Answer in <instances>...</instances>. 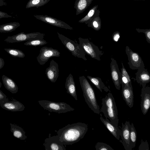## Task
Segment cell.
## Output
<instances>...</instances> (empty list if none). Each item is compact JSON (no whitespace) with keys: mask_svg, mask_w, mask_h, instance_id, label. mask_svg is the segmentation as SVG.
I'll return each instance as SVG.
<instances>
[{"mask_svg":"<svg viewBox=\"0 0 150 150\" xmlns=\"http://www.w3.org/2000/svg\"><path fill=\"white\" fill-rule=\"evenodd\" d=\"M88 130L87 124L78 122L68 124L57 131L60 142L64 145H72L83 138Z\"/></svg>","mask_w":150,"mask_h":150,"instance_id":"cell-1","label":"cell"},{"mask_svg":"<svg viewBox=\"0 0 150 150\" xmlns=\"http://www.w3.org/2000/svg\"><path fill=\"white\" fill-rule=\"evenodd\" d=\"M79 79L85 102L94 113L100 114V107L97 103L94 90L84 76H79Z\"/></svg>","mask_w":150,"mask_h":150,"instance_id":"cell-2","label":"cell"},{"mask_svg":"<svg viewBox=\"0 0 150 150\" xmlns=\"http://www.w3.org/2000/svg\"><path fill=\"white\" fill-rule=\"evenodd\" d=\"M102 106L100 112H102L106 118L110 120L115 126L118 127L119 119L118 111L115 99L110 92L102 100Z\"/></svg>","mask_w":150,"mask_h":150,"instance_id":"cell-3","label":"cell"},{"mask_svg":"<svg viewBox=\"0 0 150 150\" xmlns=\"http://www.w3.org/2000/svg\"><path fill=\"white\" fill-rule=\"evenodd\" d=\"M38 103L44 109L50 112L59 114L73 111L75 110L69 105L64 102H56L47 100H42L38 101Z\"/></svg>","mask_w":150,"mask_h":150,"instance_id":"cell-4","label":"cell"},{"mask_svg":"<svg viewBox=\"0 0 150 150\" xmlns=\"http://www.w3.org/2000/svg\"><path fill=\"white\" fill-rule=\"evenodd\" d=\"M58 37L65 47L72 54L78 58L87 60L86 53L80 47L79 44L75 42L64 35L57 32Z\"/></svg>","mask_w":150,"mask_h":150,"instance_id":"cell-5","label":"cell"},{"mask_svg":"<svg viewBox=\"0 0 150 150\" xmlns=\"http://www.w3.org/2000/svg\"><path fill=\"white\" fill-rule=\"evenodd\" d=\"M79 45L85 53L91 58L98 61L100 60V57L104 53L98 46L89 41L88 38H78Z\"/></svg>","mask_w":150,"mask_h":150,"instance_id":"cell-6","label":"cell"},{"mask_svg":"<svg viewBox=\"0 0 150 150\" xmlns=\"http://www.w3.org/2000/svg\"><path fill=\"white\" fill-rule=\"evenodd\" d=\"M45 35L44 34L38 32L28 33L22 32L12 36H8L4 41L8 43H13L37 39H43Z\"/></svg>","mask_w":150,"mask_h":150,"instance_id":"cell-7","label":"cell"},{"mask_svg":"<svg viewBox=\"0 0 150 150\" xmlns=\"http://www.w3.org/2000/svg\"><path fill=\"white\" fill-rule=\"evenodd\" d=\"M125 52L128 60L127 63L131 69L138 70L145 68L143 61L138 53L133 51L127 46L126 47Z\"/></svg>","mask_w":150,"mask_h":150,"instance_id":"cell-8","label":"cell"},{"mask_svg":"<svg viewBox=\"0 0 150 150\" xmlns=\"http://www.w3.org/2000/svg\"><path fill=\"white\" fill-rule=\"evenodd\" d=\"M60 53L59 51L52 47H43L40 51V53L36 57V59L41 65H43L50 58L53 57H58Z\"/></svg>","mask_w":150,"mask_h":150,"instance_id":"cell-9","label":"cell"},{"mask_svg":"<svg viewBox=\"0 0 150 150\" xmlns=\"http://www.w3.org/2000/svg\"><path fill=\"white\" fill-rule=\"evenodd\" d=\"M49 134V137L46 138L43 144L45 150H66L64 145L59 141L58 136H51Z\"/></svg>","mask_w":150,"mask_h":150,"instance_id":"cell-10","label":"cell"},{"mask_svg":"<svg viewBox=\"0 0 150 150\" xmlns=\"http://www.w3.org/2000/svg\"><path fill=\"white\" fill-rule=\"evenodd\" d=\"M34 16L38 19L51 25L66 29L72 30L73 28L63 21L56 18L46 15H34Z\"/></svg>","mask_w":150,"mask_h":150,"instance_id":"cell-11","label":"cell"},{"mask_svg":"<svg viewBox=\"0 0 150 150\" xmlns=\"http://www.w3.org/2000/svg\"><path fill=\"white\" fill-rule=\"evenodd\" d=\"M111 60L110 68L112 79L116 88L120 90L122 82L121 73L116 60L112 57L111 58Z\"/></svg>","mask_w":150,"mask_h":150,"instance_id":"cell-12","label":"cell"},{"mask_svg":"<svg viewBox=\"0 0 150 150\" xmlns=\"http://www.w3.org/2000/svg\"><path fill=\"white\" fill-rule=\"evenodd\" d=\"M131 125L129 122L126 121L125 124L122 123L121 130V136L122 140V143L126 150L132 149L130 144V133Z\"/></svg>","mask_w":150,"mask_h":150,"instance_id":"cell-13","label":"cell"},{"mask_svg":"<svg viewBox=\"0 0 150 150\" xmlns=\"http://www.w3.org/2000/svg\"><path fill=\"white\" fill-rule=\"evenodd\" d=\"M0 106L3 109L12 112L23 111L24 105L19 101L13 99L9 100L8 98L0 102Z\"/></svg>","mask_w":150,"mask_h":150,"instance_id":"cell-14","label":"cell"},{"mask_svg":"<svg viewBox=\"0 0 150 150\" xmlns=\"http://www.w3.org/2000/svg\"><path fill=\"white\" fill-rule=\"evenodd\" d=\"M141 108L142 113L145 115L150 106V87L148 86L142 87L141 94Z\"/></svg>","mask_w":150,"mask_h":150,"instance_id":"cell-15","label":"cell"},{"mask_svg":"<svg viewBox=\"0 0 150 150\" xmlns=\"http://www.w3.org/2000/svg\"><path fill=\"white\" fill-rule=\"evenodd\" d=\"M57 63L53 59L50 62L49 67L46 68L45 74L48 79L51 82L55 83L59 76V69Z\"/></svg>","mask_w":150,"mask_h":150,"instance_id":"cell-16","label":"cell"},{"mask_svg":"<svg viewBox=\"0 0 150 150\" xmlns=\"http://www.w3.org/2000/svg\"><path fill=\"white\" fill-rule=\"evenodd\" d=\"M122 93L124 100L130 108H132L134 104V93L132 87L127 86L121 83Z\"/></svg>","mask_w":150,"mask_h":150,"instance_id":"cell-17","label":"cell"},{"mask_svg":"<svg viewBox=\"0 0 150 150\" xmlns=\"http://www.w3.org/2000/svg\"><path fill=\"white\" fill-rule=\"evenodd\" d=\"M135 79L142 87H145L150 81V75L147 69L143 68L138 69L136 73Z\"/></svg>","mask_w":150,"mask_h":150,"instance_id":"cell-18","label":"cell"},{"mask_svg":"<svg viewBox=\"0 0 150 150\" xmlns=\"http://www.w3.org/2000/svg\"><path fill=\"white\" fill-rule=\"evenodd\" d=\"M100 119L105 127L117 139L120 140V137L121 135V131L118 127L115 126L112 122L110 121L108 118H106L105 119L103 118L101 114H100Z\"/></svg>","mask_w":150,"mask_h":150,"instance_id":"cell-19","label":"cell"},{"mask_svg":"<svg viewBox=\"0 0 150 150\" xmlns=\"http://www.w3.org/2000/svg\"><path fill=\"white\" fill-rule=\"evenodd\" d=\"M65 87L67 92L72 96L75 100H78L76 93V88L73 76L70 74L66 80Z\"/></svg>","mask_w":150,"mask_h":150,"instance_id":"cell-20","label":"cell"},{"mask_svg":"<svg viewBox=\"0 0 150 150\" xmlns=\"http://www.w3.org/2000/svg\"><path fill=\"white\" fill-rule=\"evenodd\" d=\"M2 80L3 84L7 90L13 94L17 92L18 87L15 81L12 79L3 75L2 76Z\"/></svg>","mask_w":150,"mask_h":150,"instance_id":"cell-21","label":"cell"},{"mask_svg":"<svg viewBox=\"0 0 150 150\" xmlns=\"http://www.w3.org/2000/svg\"><path fill=\"white\" fill-rule=\"evenodd\" d=\"M93 0H76L74 7L76 10V15L83 12L91 3Z\"/></svg>","mask_w":150,"mask_h":150,"instance_id":"cell-22","label":"cell"},{"mask_svg":"<svg viewBox=\"0 0 150 150\" xmlns=\"http://www.w3.org/2000/svg\"><path fill=\"white\" fill-rule=\"evenodd\" d=\"M10 124L11 131L14 137L21 140H25L27 138L25 132L22 128L14 124Z\"/></svg>","mask_w":150,"mask_h":150,"instance_id":"cell-23","label":"cell"},{"mask_svg":"<svg viewBox=\"0 0 150 150\" xmlns=\"http://www.w3.org/2000/svg\"><path fill=\"white\" fill-rule=\"evenodd\" d=\"M98 5H96L91 8L87 14L84 17L79 21L80 23H84L86 24H88L91 19L95 16L99 14L100 13L99 10H98Z\"/></svg>","mask_w":150,"mask_h":150,"instance_id":"cell-24","label":"cell"},{"mask_svg":"<svg viewBox=\"0 0 150 150\" xmlns=\"http://www.w3.org/2000/svg\"><path fill=\"white\" fill-rule=\"evenodd\" d=\"M87 77L101 92H102L103 90L106 92L110 91L109 89L102 82L100 78L88 75Z\"/></svg>","mask_w":150,"mask_h":150,"instance_id":"cell-25","label":"cell"},{"mask_svg":"<svg viewBox=\"0 0 150 150\" xmlns=\"http://www.w3.org/2000/svg\"><path fill=\"white\" fill-rule=\"evenodd\" d=\"M20 25V23L17 22H11L1 25L0 33H6L12 32Z\"/></svg>","mask_w":150,"mask_h":150,"instance_id":"cell-26","label":"cell"},{"mask_svg":"<svg viewBox=\"0 0 150 150\" xmlns=\"http://www.w3.org/2000/svg\"><path fill=\"white\" fill-rule=\"evenodd\" d=\"M122 68L121 69V83L127 86L132 87L131 81L130 76L125 69L122 62H121Z\"/></svg>","mask_w":150,"mask_h":150,"instance_id":"cell-27","label":"cell"},{"mask_svg":"<svg viewBox=\"0 0 150 150\" xmlns=\"http://www.w3.org/2000/svg\"><path fill=\"white\" fill-rule=\"evenodd\" d=\"M99 15L98 14L94 16L87 24L88 27H91L96 31L99 30L101 28V21Z\"/></svg>","mask_w":150,"mask_h":150,"instance_id":"cell-28","label":"cell"},{"mask_svg":"<svg viewBox=\"0 0 150 150\" xmlns=\"http://www.w3.org/2000/svg\"><path fill=\"white\" fill-rule=\"evenodd\" d=\"M50 0H29L25 8H28L33 7L38 8L43 6L48 3Z\"/></svg>","mask_w":150,"mask_h":150,"instance_id":"cell-29","label":"cell"},{"mask_svg":"<svg viewBox=\"0 0 150 150\" xmlns=\"http://www.w3.org/2000/svg\"><path fill=\"white\" fill-rule=\"evenodd\" d=\"M137 139V133L133 123L131 125L130 133V144L132 149L136 146Z\"/></svg>","mask_w":150,"mask_h":150,"instance_id":"cell-30","label":"cell"},{"mask_svg":"<svg viewBox=\"0 0 150 150\" xmlns=\"http://www.w3.org/2000/svg\"><path fill=\"white\" fill-rule=\"evenodd\" d=\"M4 50L11 56L15 57L23 58L25 56L21 50L13 48H4Z\"/></svg>","mask_w":150,"mask_h":150,"instance_id":"cell-31","label":"cell"},{"mask_svg":"<svg viewBox=\"0 0 150 150\" xmlns=\"http://www.w3.org/2000/svg\"><path fill=\"white\" fill-rule=\"evenodd\" d=\"M47 43L46 41L43 39H37L30 41H28L24 43V44L26 46H42Z\"/></svg>","mask_w":150,"mask_h":150,"instance_id":"cell-32","label":"cell"},{"mask_svg":"<svg viewBox=\"0 0 150 150\" xmlns=\"http://www.w3.org/2000/svg\"><path fill=\"white\" fill-rule=\"evenodd\" d=\"M96 150H114V149L109 145L106 143L97 142L95 145Z\"/></svg>","mask_w":150,"mask_h":150,"instance_id":"cell-33","label":"cell"},{"mask_svg":"<svg viewBox=\"0 0 150 150\" xmlns=\"http://www.w3.org/2000/svg\"><path fill=\"white\" fill-rule=\"evenodd\" d=\"M136 30L139 33H143L145 36L146 40L149 44L150 43V29H140L137 28Z\"/></svg>","mask_w":150,"mask_h":150,"instance_id":"cell-34","label":"cell"},{"mask_svg":"<svg viewBox=\"0 0 150 150\" xmlns=\"http://www.w3.org/2000/svg\"><path fill=\"white\" fill-rule=\"evenodd\" d=\"M139 150H149V144L147 141H142L138 147Z\"/></svg>","mask_w":150,"mask_h":150,"instance_id":"cell-35","label":"cell"},{"mask_svg":"<svg viewBox=\"0 0 150 150\" xmlns=\"http://www.w3.org/2000/svg\"><path fill=\"white\" fill-rule=\"evenodd\" d=\"M112 37L114 41L117 42L119 40L120 37V32L118 31L114 32L112 35Z\"/></svg>","mask_w":150,"mask_h":150,"instance_id":"cell-36","label":"cell"},{"mask_svg":"<svg viewBox=\"0 0 150 150\" xmlns=\"http://www.w3.org/2000/svg\"><path fill=\"white\" fill-rule=\"evenodd\" d=\"M12 16L8 15L7 13L0 11V18H11Z\"/></svg>","mask_w":150,"mask_h":150,"instance_id":"cell-37","label":"cell"},{"mask_svg":"<svg viewBox=\"0 0 150 150\" xmlns=\"http://www.w3.org/2000/svg\"><path fill=\"white\" fill-rule=\"evenodd\" d=\"M6 97L5 94L0 90V102L6 99Z\"/></svg>","mask_w":150,"mask_h":150,"instance_id":"cell-38","label":"cell"},{"mask_svg":"<svg viewBox=\"0 0 150 150\" xmlns=\"http://www.w3.org/2000/svg\"><path fill=\"white\" fill-rule=\"evenodd\" d=\"M5 64V62L3 59L0 57V70L4 66Z\"/></svg>","mask_w":150,"mask_h":150,"instance_id":"cell-39","label":"cell"},{"mask_svg":"<svg viewBox=\"0 0 150 150\" xmlns=\"http://www.w3.org/2000/svg\"><path fill=\"white\" fill-rule=\"evenodd\" d=\"M7 3L4 0H0V6H5L7 5Z\"/></svg>","mask_w":150,"mask_h":150,"instance_id":"cell-40","label":"cell"},{"mask_svg":"<svg viewBox=\"0 0 150 150\" xmlns=\"http://www.w3.org/2000/svg\"><path fill=\"white\" fill-rule=\"evenodd\" d=\"M1 85H2V84H1V81H0V88L1 87Z\"/></svg>","mask_w":150,"mask_h":150,"instance_id":"cell-41","label":"cell"},{"mask_svg":"<svg viewBox=\"0 0 150 150\" xmlns=\"http://www.w3.org/2000/svg\"><path fill=\"white\" fill-rule=\"evenodd\" d=\"M142 0V1H145V0Z\"/></svg>","mask_w":150,"mask_h":150,"instance_id":"cell-42","label":"cell"},{"mask_svg":"<svg viewBox=\"0 0 150 150\" xmlns=\"http://www.w3.org/2000/svg\"><path fill=\"white\" fill-rule=\"evenodd\" d=\"M1 19V18H0V19Z\"/></svg>","mask_w":150,"mask_h":150,"instance_id":"cell-43","label":"cell"}]
</instances>
